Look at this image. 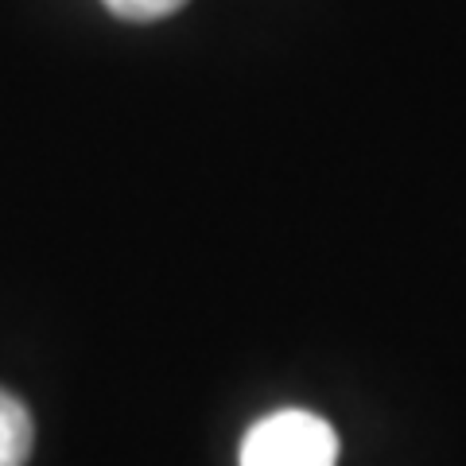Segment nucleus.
<instances>
[{"label":"nucleus","mask_w":466,"mask_h":466,"mask_svg":"<svg viewBox=\"0 0 466 466\" xmlns=\"http://www.w3.org/2000/svg\"><path fill=\"white\" fill-rule=\"evenodd\" d=\"M241 466H334L339 462V435L327 420L303 408H284L245 431Z\"/></svg>","instance_id":"f257e3e1"},{"label":"nucleus","mask_w":466,"mask_h":466,"mask_svg":"<svg viewBox=\"0 0 466 466\" xmlns=\"http://www.w3.org/2000/svg\"><path fill=\"white\" fill-rule=\"evenodd\" d=\"M35 443V428L27 408L0 389V466H27Z\"/></svg>","instance_id":"f03ea898"},{"label":"nucleus","mask_w":466,"mask_h":466,"mask_svg":"<svg viewBox=\"0 0 466 466\" xmlns=\"http://www.w3.org/2000/svg\"><path fill=\"white\" fill-rule=\"evenodd\" d=\"M101 5L121 20L148 24V20H164V16H171V12H179L187 0H101Z\"/></svg>","instance_id":"7ed1b4c3"}]
</instances>
